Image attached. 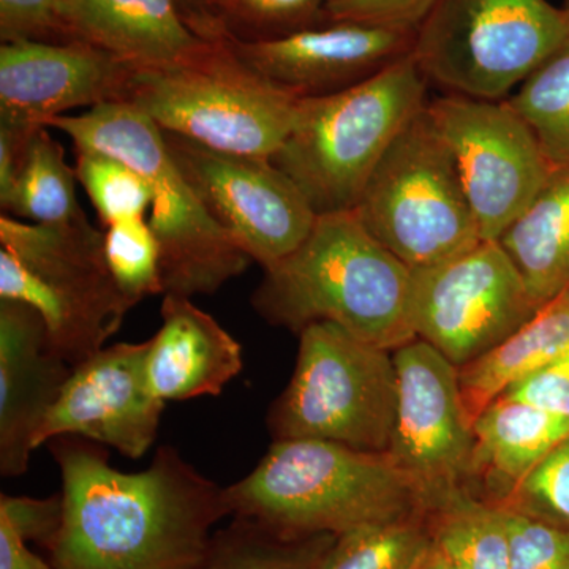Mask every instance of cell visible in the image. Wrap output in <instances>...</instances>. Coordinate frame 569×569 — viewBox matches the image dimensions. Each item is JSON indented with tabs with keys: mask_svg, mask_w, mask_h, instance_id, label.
Returning <instances> with one entry per match:
<instances>
[{
	"mask_svg": "<svg viewBox=\"0 0 569 569\" xmlns=\"http://www.w3.org/2000/svg\"><path fill=\"white\" fill-rule=\"evenodd\" d=\"M61 470L62 523L52 541L58 569H200L212 527L230 516L224 488L203 477L173 447L151 466L123 473L102 445L80 437L51 440Z\"/></svg>",
	"mask_w": 569,
	"mask_h": 569,
	"instance_id": "1",
	"label": "cell"
},
{
	"mask_svg": "<svg viewBox=\"0 0 569 569\" xmlns=\"http://www.w3.org/2000/svg\"><path fill=\"white\" fill-rule=\"evenodd\" d=\"M231 516L283 538L339 535L418 518L432 505L388 455L316 438L277 440L241 481L224 488Z\"/></svg>",
	"mask_w": 569,
	"mask_h": 569,
	"instance_id": "2",
	"label": "cell"
},
{
	"mask_svg": "<svg viewBox=\"0 0 569 569\" xmlns=\"http://www.w3.org/2000/svg\"><path fill=\"white\" fill-rule=\"evenodd\" d=\"M252 306L271 325L299 332L329 321L389 351L418 339L411 269L366 230L355 211L318 216L305 242L264 269Z\"/></svg>",
	"mask_w": 569,
	"mask_h": 569,
	"instance_id": "3",
	"label": "cell"
},
{
	"mask_svg": "<svg viewBox=\"0 0 569 569\" xmlns=\"http://www.w3.org/2000/svg\"><path fill=\"white\" fill-rule=\"evenodd\" d=\"M74 149L111 153L129 163L153 192L149 224L160 246L163 295L208 296L253 263L213 220L168 149L163 130L129 102L99 104L51 119Z\"/></svg>",
	"mask_w": 569,
	"mask_h": 569,
	"instance_id": "4",
	"label": "cell"
},
{
	"mask_svg": "<svg viewBox=\"0 0 569 569\" xmlns=\"http://www.w3.org/2000/svg\"><path fill=\"white\" fill-rule=\"evenodd\" d=\"M427 84L408 54L346 91L305 99L293 132L271 162L317 216L353 211L397 134L429 103Z\"/></svg>",
	"mask_w": 569,
	"mask_h": 569,
	"instance_id": "5",
	"label": "cell"
},
{
	"mask_svg": "<svg viewBox=\"0 0 569 569\" xmlns=\"http://www.w3.org/2000/svg\"><path fill=\"white\" fill-rule=\"evenodd\" d=\"M103 239L86 213L61 224L0 216V299L32 306L71 367L107 347L133 309L112 279Z\"/></svg>",
	"mask_w": 569,
	"mask_h": 569,
	"instance_id": "6",
	"label": "cell"
},
{
	"mask_svg": "<svg viewBox=\"0 0 569 569\" xmlns=\"http://www.w3.org/2000/svg\"><path fill=\"white\" fill-rule=\"evenodd\" d=\"M302 102L247 66L224 40L176 66L134 70L129 96L164 132L261 159L282 148Z\"/></svg>",
	"mask_w": 569,
	"mask_h": 569,
	"instance_id": "7",
	"label": "cell"
},
{
	"mask_svg": "<svg viewBox=\"0 0 569 569\" xmlns=\"http://www.w3.org/2000/svg\"><path fill=\"white\" fill-rule=\"evenodd\" d=\"M396 406L391 351L316 321L299 331L295 373L271 408L269 430L274 441L316 438L388 455Z\"/></svg>",
	"mask_w": 569,
	"mask_h": 569,
	"instance_id": "8",
	"label": "cell"
},
{
	"mask_svg": "<svg viewBox=\"0 0 569 569\" xmlns=\"http://www.w3.org/2000/svg\"><path fill=\"white\" fill-rule=\"evenodd\" d=\"M353 211L410 269L441 263L482 241L455 157L427 107L397 134Z\"/></svg>",
	"mask_w": 569,
	"mask_h": 569,
	"instance_id": "9",
	"label": "cell"
},
{
	"mask_svg": "<svg viewBox=\"0 0 569 569\" xmlns=\"http://www.w3.org/2000/svg\"><path fill=\"white\" fill-rule=\"evenodd\" d=\"M568 39V11L548 0H438L411 56L449 93L503 100Z\"/></svg>",
	"mask_w": 569,
	"mask_h": 569,
	"instance_id": "10",
	"label": "cell"
},
{
	"mask_svg": "<svg viewBox=\"0 0 569 569\" xmlns=\"http://www.w3.org/2000/svg\"><path fill=\"white\" fill-rule=\"evenodd\" d=\"M498 241L411 269V323L418 339L459 369L518 331L539 309Z\"/></svg>",
	"mask_w": 569,
	"mask_h": 569,
	"instance_id": "11",
	"label": "cell"
},
{
	"mask_svg": "<svg viewBox=\"0 0 569 569\" xmlns=\"http://www.w3.org/2000/svg\"><path fill=\"white\" fill-rule=\"evenodd\" d=\"M427 110L455 157L481 238L497 241L556 171L508 100L448 93Z\"/></svg>",
	"mask_w": 569,
	"mask_h": 569,
	"instance_id": "12",
	"label": "cell"
},
{
	"mask_svg": "<svg viewBox=\"0 0 569 569\" xmlns=\"http://www.w3.org/2000/svg\"><path fill=\"white\" fill-rule=\"evenodd\" d=\"M168 149L213 220L264 269L305 242L317 213L271 159L213 151L164 132Z\"/></svg>",
	"mask_w": 569,
	"mask_h": 569,
	"instance_id": "13",
	"label": "cell"
},
{
	"mask_svg": "<svg viewBox=\"0 0 569 569\" xmlns=\"http://www.w3.org/2000/svg\"><path fill=\"white\" fill-rule=\"evenodd\" d=\"M392 358L397 406L388 456L425 486L433 505L458 489L456 482L473 463V425L459 367L422 339L397 348Z\"/></svg>",
	"mask_w": 569,
	"mask_h": 569,
	"instance_id": "14",
	"label": "cell"
},
{
	"mask_svg": "<svg viewBox=\"0 0 569 569\" xmlns=\"http://www.w3.org/2000/svg\"><path fill=\"white\" fill-rule=\"evenodd\" d=\"M148 351L149 340L114 343L74 366L33 448L59 437H80L129 459L148 455L164 410V400L149 385Z\"/></svg>",
	"mask_w": 569,
	"mask_h": 569,
	"instance_id": "15",
	"label": "cell"
},
{
	"mask_svg": "<svg viewBox=\"0 0 569 569\" xmlns=\"http://www.w3.org/2000/svg\"><path fill=\"white\" fill-rule=\"evenodd\" d=\"M134 67L88 41L0 47V122L33 130L77 108L129 102Z\"/></svg>",
	"mask_w": 569,
	"mask_h": 569,
	"instance_id": "16",
	"label": "cell"
},
{
	"mask_svg": "<svg viewBox=\"0 0 569 569\" xmlns=\"http://www.w3.org/2000/svg\"><path fill=\"white\" fill-rule=\"evenodd\" d=\"M415 32L369 22L331 21L316 28L228 47L254 71L301 99L331 96L411 54Z\"/></svg>",
	"mask_w": 569,
	"mask_h": 569,
	"instance_id": "17",
	"label": "cell"
},
{
	"mask_svg": "<svg viewBox=\"0 0 569 569\" xmlns=\"http://www.w3.org/2000/svg\"><path fill=\"white\" fill-rule=\"evenodd\" d=\"M71 367L56 353L32 306L0 299V473L28 471L33 440L69 380Z\"/></svg>",
	"mask_w": 569,
	"mask_h": 569,
	"instance_id": "18",
	"label": "cell"
},
{
	"mask_svg": "<svg viewBox=\"0 0 569 569\" xmlns=\"http://www.w3.org/2000/svg\"><path fill=\"white\" fill-rule=\"evenodd\" d=\"M162 326L149 339L146 370L164 400L217 397L242 370V348L186 296L164 295Z\"/></svg>",
	"mask_w": 569,
	"mask_h": 569,
	"instance_id": "19",
	"label": "cell"
},
{
	"mask_svg": "<svg viewBox=\"0 0 569 569\" xmlns=\"http://www.w3.org/2000/svg\"><path fill=\"white\" fill-rule=\"evenodd\" d=\"M78 40L134 69H162L193 58L211 41L183 18L178 0H63Z\"/></svg>",
	"mask_w": 569,
	"mask_h": 569,
	"instance_id": "20",
	"label": "cell"
},
{
	"mask_svg": "<svg viewBox=\"0 0 569 569\" xmlns=\"http://www.w3.org/2000/svg\"><path fill=\"white\" fill-rule=\"evenodd\" d=\"M569 350V287L545 302L518 331L489 353L459 369L463 406L471 425L509 389Z\"/></svg>",
	"mask_w": 569,
	"mask_h": 569,
	"instance_id": "21",
	"label": "cell"
},
{
	"mask_svg": "<svg viewBox=\"0 0 569 569\" xmlns=\"http://www.w3.org/2000/svg\"><path fill=\"white\" fill-rule=\"evenodd\" d=\"M538 306L569 287V171H556L498 236Z\"/></svg>",
	"mask_w": 569,
	"mask_h": 569,
	"instance_id": "22",
	"label": "cell"
},
{
	"mask_svg": "<svg viewBox=\"0 0 569 569\" xmlns=\"http://www.w3.org/2000/svg\"><path fill=\"white\" fill-rule=\"evenodd\" d=\"M471 470L482 468L508 492L569 437V418L503 395L475 421Z\"/></svg>",
	"mask_w": 569,
	"mask_h": 569,
	"instance_id": "23",
	"label": "cell"
},
{
	"mask_svg": "<svg viewBox=\"0 0 569 569\" xmlns=\"http://www.w3.org/2000/svg\"><path fill=\"white\" fill-rule=\"evenodd\" d=\"M77 171L66 160V149L48 127L33 130L9 204L2 213L31 223L61 224L82 216L77 198Z\"/></svg>",
	"mask_w": 569,
	"mask_h": 569,
	"instance_id": "24",
	"label": "cell"
},
{
	"mask_svg": "<svg viewBox=\"0 0 569 569\" xmlns=\"http://www.w3.org/2000/svg\"><path fill=\"white\" fill-rule=\"evenodd\" d=\"M427 526L433 548L458 569H509L503 509L481 503L455 489L432 505Z\"/></svg>",
	"mask_w": 569,
	"mask_h": 569,
	"instance_id": "25",
	"label": "cell"
},
{
	"mask_svg": "<svg viewBox=\"0 0 569 569\" xmlns=\"http://www.w3.org/2000/svg\"><path fill=\"white\" fill-rule=\"evenodd\" d=\"M553 171H569V39L509 97Z\"/></svg>",
	"mask_w": 569,
	"mask_h": 569,
	"instance_id": "26",
	"label": "cell"
},
{
	"mask_svg": "<svg viewBox=\"0 0 569 569\" xmlns=\"http://www.w3.org/2000/svg\"><path fill=\"white\" fill-rule=\"evenodd\" d=\"M430 549L418 518L372 523L336 537L313 569H417Z\"/></svg>",
	"mask_w": 569,
	"mask_h": 569,
	"instance_id": "27",
	"label": "cell"
},
{
	"mask_svg": "<svg viewBox=\"0 0 569 569\" xmlns=\"http://www.w3.org/2000/svg\"><path fill=\"white\" fill-rule=\"evenodd\" d=\"M336 537L317 535L305 542L283 538L252 520L234 518L228 529L213 535L200 569H313Z\"/></svg>",
	"mask_w": 569,
	"mask_h": 569,
	"instance_id": "28",
	"label": "cell"
},
{
	"mask_svg": "<svg viewBox=\"0 0 569 569\" xmlns=\"http://www.w3.org/2000/svg\"><path fill=\"white\" fill-rule=\"evenodd\" d=\"M74 171L104 228L149 217L151 186L129 163L111 153L77 149Z\"/></svg>",
	"mask_w": 569,
	"mask_h": 569,
	"instance_id": "29",
	"label": "cell"
},
{
	"mask_svg": "<svg viewBox=\"0 0 569 569\" xmlns=\"http://www.w3.org/2000/svg\"><path fill=\"white\" fill-rule=\"evenodd\" d=\"M103 246L112 279L132 307L164 293L160 246L148 217L104 228Z\"/></svg>",
	"mask_w": 569,
	"mask_h": 569,
	"instance_id": "30",
	"label": "cell"
},
{
	"mask_svg": "<svg viewBox=\"0 0 569 569\" xmlns=\"http://www.w3.org/2000/svg\"><path fill=\"white\" fill-rule=\"evenodd\" d=\"M329 0H213L224 39H277L325 24Z\"/></svg>",
	"mask_w": 569,
	"mask_h": 569,
	"instance_id": "31",
	"label": "cell"
},
{
	"mask_svg": "<svg viewBox=\"0 0 569 569\" xmlns=\"http://www.w3.org/2000/svg\"><path fill=\"white\" fill-rule=\"evenodd\" d=\"M498 507L569 529V437L507 493Z\"/></svg>",
	"mask_w": 569,
	"mask_h": 569,
	"instance_id": "32",
	"label": "cell"
},
{
	"mask_svg": "<svg viewBox=\"0 0 569 569\" xmlns=\"http://www.w3.org/2000/svg\"><path fill=\"white\" fill-rule=\"evenodd\" d=\"M501 509L508 530L509 569H569V529Z\"/></svg>",
	"mask_w": 569,
	"mask_h": 569,
	"instance_id": "33",
	"label": "cell"
},
{
	"mask_svg": "<svg viewBox=\"0 0 569 569\" xmlns=\"http://www.w3.org/2000/svg\"><path fill=\"white\" fill-rule=\"evenodd\" d=\"M0 39L2 43L78 41L63 0H0Z\"/></svg>",
	"mask_w": 569,
	"mask_h": 569,
	"instance_id": "34",
	"label": "cell"
},
{
	"mask_svg": "<svg viewBox=\"0 0 569 569\" xmlns=\"http://www.w3.org/2000/svg\"><path fill=\"white\" fill-rule=\"evenodd\" d=\"M438 0H329L326 22L356 21L417 31Z\"/></svg>",
	"mask_w": 569,
	"mask_h": 569,
	"instance_id": "35",
	"label": "cell"
},
{
	"mask_svg": "<svg viewBox=\"0 0 569 569\" xmlns=\"http://www.w3.org/2000/svg\"><path fill=\"white\" fill-rule=\"evenodd\" d=\"M0 518L21 535L24 541L51 548L62 523V493L50 498L0 496Z\"/></svg>",
	"mask_w": 569,
	"mask_h": 569,
	"instance_id": "36",
	"label": "cell"
},
{
	"mask_svg": "<svg viewBox=\"0 0 569 569\" xmlns=\"http://www.w3.org/2000/svg\"><path fill=\"white\" fill-rule=\"evenodd\" d=\"M507 396L569 418V350L552 365L509 389Z\"/></svg>",
	"mask_w": 569,
	"mask_h": 569,
	"instance_id": "37",
	"label": "cell"
},
{
	"mask_svg": "<svg viewBox=\"0 0 569 569\" xmlns=\"http://www.w3.org/2000/svg\"><path fill=\"white\" fill-rule=\"evenodd\" d=\"M33 130L20 129V127L0 122V208L2 211L9 204L26 142Z\"/></svg>",
	"mask_w": 569,
	"mask_h": 569,
	"instance_id": "38",
	"label": "cell"
},
{
	"mask_svg": "<svg viewBox=\"0 0 569 569\" xmlns=\"http://www.w3.org/2000/svg\"><path fill=\"white\" fill-rule=\"evenodd\" d=\"M9 520L0 518V569H58L28 548Z\"/></svg>",
	"mask_w": 569,
	"mask_h": 569,
	"instance_id": "39",
	"label": "cell"
},
{
	"mask_svg": "<svg viewBox=\"0 0 569 569\" xmlns=\"http://www.w3.org/2000/svg\"><path fill=\"white\" fill-rule=\"evenodd\" d=\"M183 18L201 39L219 41L224 31L213 10V0H178Z\"/></svg>",
	"mask_w": 569,
	"mask_h": 569,
	"instance_id": "40",
	"label": "cell"
},
{
	"mask_svg": "<svg viewBox=\"0 0 569 569\" xmlns=\"http://www.w3.org/2000/svg\"><path fill=\"white\" fill-rule=\"evenodd\" d=\"M417 569H458L455 565L451 563L443 556V553L438 552L436 548L430 549V552L427 553L426 559L421 561V565Z\"/></svg>",
	"mask_w": 569,
	"mask_h": 569,
	"instance_id": "41",
	"label": "cell"
},
{
	"mask_svg": "<svg viewBox=\"0 0 569 569\" xmlns=\"http://www.w3.org/2000/svg\"><path fill=\"white\" fill-rule=\"evenodd\" d=\"M563 9L567 10L569 13V0H565Z\"/></svg>",
	"mask_w": 569,
	"mask_h": 569,
	"instance_id": "42",
	"label": "cell"
}]
</instances>
